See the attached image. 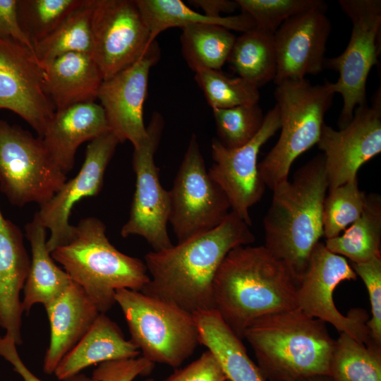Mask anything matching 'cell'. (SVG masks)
Masks as SVG:
<instances>
[{
	"mask_svg": "<svg viewBox=\"0 0 381 381\" xmlns=\"http://www.w3.org/2000/svg\"><path fill=\"white\" fill-rule=\"evenodd\" d=\"M250 226L231 211L216 228L145 256L149 282L140 291L194 314L214 309L213 283L228 253L250 245Z\"/></svg>",
	"mask_w": 381,
	"mask_h": 381,
	"instance_id": "1",
	"label": "cell"
},
{
	"mask_svg": "<svg viewBox=\"0 0 381 381\" xmlns=\"http://www.w3.org/2000/svg\"><path fill=\"white\" fill-rule=\"evenodd\" d=\"M298 282L264 246H240L221 263L213 283L214 309L241 339L248 325L297 308Z\"/></svg>",
	"mask_w": 381,
	"mask_h": 381,
	"instance_id": "2",
	"label": "cell"
},
{
	"mask_svg": "<svg viewBox=\"0 0 381 381\" xmlns=\"http://www.w3.org/2000/svg\"><path fill=\"white\" fill-rule=\"evenodd\" d=\"M329 188L325 157L319 154L273 190L263 219L264 246L280 260L298 284L315 246L323 236L322 205Z\"/></svg>",
	"mask_w": 381,
	"mask_h": 381,
	"instance_id": "3",
	"label": "cell"
},
{
	"mask_svg": "<svg viewBox=\"0 0 381 381\" xmlns=\"http://www.w3.org/2000/svg\"><path fill=\"white\" fill-rule=\"evenodd\" d=\"M267 381L327 375L335 339L326 323L298 308L262 316L246 329Z\"/></svg>",
	"mask_w": 381,
	"mask_h": 381,
	"instance_id": "4",
	"label": "cell"
},
{
	"mask_svg": "<svg viewBox=\"0 0 381 381\" xmlns=\"http://www.w3.org/2000/svg\"><path fill=\"white\" fill-rule=\"evenodd\" d=\"M51 255L101 313L116 303V290L140 291L150 281L145 262L117 250L107 236L105 224L95 217L82 219L69 241Z\"/></svg>",
	"mask_w": 381,
	"mask_h": 381,
	"instance_id": "5",
	"label": "cell"
},
{
	"mask_svg": "<svg viewBox=\"0 0 381 381\" xmlns=\"http://www.w3.org/2000/svg\"><path fill=\"white\" fill-rule=\"evenodd\" d=\"M336 93L333 83L312 85L304 78L276 85L274 92L280 116L281 133L274 146L258 163L260 176L273 190L288 180L291 164L317 144L325 114Z\"/></svg>",
	"mask_w": 381,
	"mask_h": 381,
	"instance_id": "6",
	"label": "cell"
},
{
	"mask_svg": "<svg viewBox=\"0 0 381 381\" xmlns=\"http://www.w3.org/2000/svg\"><path fill=\"white\" fill-rule=\"evenodd\" d=\"M115 301L123 313L130 340L147 361L176 368L192 356L200 344L193 314L128 289L116 290Z\"/></svg>",
	"mask_w": 381,
	"mask_h": 381,
	"instance_id": "7",
	"label": "cell"
},
{
	"mask_svg": "<svg viewBox=\"0 0 381 381\" xmlns=\"http://www.w3.org/2000/svg\"><path fill=\"white\" fill-rule=\"evenodd\" d=\"M66 181L41 138L0 119V190L12 205H41Z\"/></svg>",
	"mask_w": 381,
	"mask_h": 381,
	"instance_id": "8",
	"label": "cell"
},
{
	"mask_svg": "<svg viewBox=\"0 0 381 381\" xmlns=\"http://www.w3.org/2000/svg\"><path fill=\"white\" fill-rule=\"evenodd\" d=\"M339 5L352 23L351 35L345 50L325 59L324 67L339 73L333 90L343 99L338 119L341 129L350 123L356 108L367 104V79L380 53L381 1L339 0Z\"/></svg>",
	"mask_w": 381,
	"mask_h": 381,
	"instance_id": "9",
	"label": "cell"
},
{
	"mask_svg": "<svg viewBox=\"0 0 381 381\" xmlns=\"http://www.w3.org/2000/svg\"><path fill=\"white\" fill-rule=\"evenodd\" d=\"M169 192V223L178 243L216 228L231 211L226 194L206 169L195 134Z\"/></svg>",
	"mask_w": 381,
	"mask_h": 381,
	"instance_id": "10",
	"label": "cell"
},
{
	"mask_svg": "<svg viewBox=\"0 0 381 381\" xmlns=\"http://www.w3.org/2000/svg\"><path fill=\"white\" fill-rule=\"evenodd\" d=\"M164 123L162 116L154 112L147 126V139L140 146L133 148L132 164L135 174V189L129 217L121 230L124 238L143 237L155 251L173 246L167 231L169 192L160 183L159 169L154 159Z\"/></svg>",
	"mask_w": 381,
	"mask_h": 381,
	"instance_id": "11",
	"label": "cell"
},
{
	"mask_svg": "<svg viewBox=\"0 0 381 381\" xmlns=\"http://www.w3.org/2000/svg\"><path fill=\"white\" fill-rule=\"evenodd\" d=\"M357 275L346 258L329 250L319 241L313 249L308 265L296 291L297 308L306 315L329 323L340 333H346L365 345L374 343L370 337L366 311L351 309L346 315L334 305L333 294L345 280Z\"/></svg>",
	"mask_w": 381,
	"mask_h": 381,
	"instance_id": "12",
	"label": "cell"
},
{
	"mask_svg": "<svg viewBox=\"0 0 381 381\" xmlns=\"http://www.w3.org/2000/svg\"><path fill=\"white\" fill-rule=\"evenodd\" d=\"M92 56L107 80L142 58L150 34L135 0H93Z\"/></svg>",
	"mask_w": 381,
	"mask_h": 381,
	"instance_id": "13",
	"label": "cell"
},
{
	"mask_svg": "<svg viewBox=\"0 0 381 381\" xmlns=\"http://www.w3.org/2000/svg\"><path fill=\"white\" fill-rule=\"evenodd\" d=\"M280 129L277 104L265 115L258 133L246 145L234 149L224 147L217 138L212 141L213 164L208 172L226 194L232 212L249 226L250 209L265 190L258 171V156L262 146Z\"/></svg>",
	"mask_w": 381,
	"mask_h": 381,
	"instance_id": "14",
	"label": "cell"
},
{
	"mask_svg": "<svg viewBox=\"0 0 381 381\" xmlns=\"http://www.w3.org/2000/svg\"><path fill=\"white\" fill-rule=\"evenodd\" d=\"M372 99L370 105L356 108L344 128L322 126L317 145L323 152L328 189L357 179L361 166L381 152L380 87Z\"/></svg>",
	"mask_w": 381,
	"mask_h": 381,
	"instance_id": "15",
	"label": "cell"
},
{
	"mask_svg": "<svg viewBox=\"0 0 381 381\" xmlns=\"http://www.w3.org/2000/svg\"><path fill=\"white\" fill-rule=\"evenodd\" d=\"M44 70L33 52L0 37V109L18 114L42 138L56 109L44 87Z\"/></svg>",
	"mask_w": 381,
	"mask_h": 381,
	"instance_id": "16",
	"label": "cell"
},
{
	"mask_svg": "<svg viewBox=\"0 0 381 381\" xmlns=\"http://www.w3.org/2000/svg\"><path fill=\"white\" fill-rule=\"evenodd\" d=\"M119 143V140L111 131L91 140L77 175L66 181L50 200L40 205V210L35 213L50 232L47 240L50 253L71 239L74 228L69 222L72 209L83 198L99 193L107 167Z\"/></svg>",
	"mask_w": 381,
	"mask_h": 381,
	"instance_id": "17",
	"label": "cell"
},
{
	"mask_svg": "<svg viewBox=\"0 0 381 381\" xmlns=\"http://www.w3.org/2000/svg\"><path fill=\"white\" fill-rule=\"evenodd\" d=\"M159 57L160 49L155 40L135 63L103 80L97 93L111 131L120 143L128 140L133 148L140 146L148 137L143 104L150 69Z\"/></svg>",
	"mask_w": 381,
	"mask_h": 381,
	"instance_id": "18",
	"label": "cell"
},
{
	"mask_svg": "<svg viewBox=\"0 0 381 381\" xmlns=\"http://www.w3.org/2000/svg\"><path fill=\"white\" fill-rule=\"evenodd\" d=\"M327 8H315L284 21L274 33L277 57L275 85L299 80L324 69L331 23Z\"/></svg>",
	"mask_w": 381,
	"mask_h": 381,
	"instance_id": "19",
	"label": "cell"
},
{
	"mask_svg": "<svg viewBox=\"0 0 381 381\" xmlns=\"http://www.w3.org/2000/svg\"><path fill=\"white\" fill-rule=\"evenodd\" d=\"M30 267L22 231L0 210V327L17 346L23 343L20 293Z\"/></svg>",
	"mask_w": 381,
	"mask_h": 381,
	"instance_id": "20",
	"label": "cell"
},
{
	"mask_svg": "<svg viewBox=\"0 0 381 381\" xmlns=\"http://www.w3.org/2000/svg\"><path fill=\"white\" fill-rule=\"evenodd\" d=\"M44 308L50 325V340L44 358L43 371L51 375L100 313L84 290L73 281Z\"/></svg>",
	"mask_w": 381,
	"mask_h": 381,
	"instance_id": "21",
	"label": "cell"
},
{
	"mask_svg": "<svg viewBox=\"0 0 381 381\" xmlns=\"http://www.w3.org/2000/svg\"><path fill=\"white\" fill-rule=\"evenodd\" d=\"M111 131L102 106L92 102L56 110L41 138L51 157L66 174L79 146Z\"/></svg>",
	"mask_w": 381,
	"mask_h": 381,
	"instance_id": "22",
	"label": "cell"
},
{
	"mask_svg": "<svg viewBox=\"0 0 381 381\" xmlns=\"http://www.w3.org/2000/svg\"><path fill=\"white\" fill-rule=\"evenodd\" d=\"M140 353L137 346L125 338L119 325L100 313L87 332L61 359L54 374L59 380L64 381L92 365L133 358Z\"/></svg>",
	"mask_w": 381,
	"mask_h": 381,
	"instance_id": "23",
	"label": "cell"
},
{
	"mask_svg": "<svg viewBox=\"0 0 381 381\" xmlns=\"http://www.w3.org/2000/svg\"><path fill=\"white\" fill-rule=\"evenodd\" d=\"M44 70V90L56 110L95 102L104 80L93 57L85 53L59 56Z\"/></svg>",
	"mask_w": 381,
	"mask_h": 381,
	"instance_id": "24",
	"label": "cell"
},
{
	"mask_svg": "<svg viewBox=\"0 0 381 381\" xmlns=\"http://www.w3.org/2000/svg\"><path fill=\"white\" fill-rule=\"evenodd\" d=\"M25 228L31 248V258L21 301L23 313H28L35 304H49L65 291L72 280L52 258L47 246V230L36 213Z\"/></svg>",
	"mask_w": 381,
	"mask_h": 381,
	"instance_id": "25",
	"label": "cell"
},
{
	"mask_svg": "<svg viewBox=\"0 0 381 381\" xmlns=\"http://www.w3.org/2000/svg\"><path fill=\"white\" fill-rule=\"evenodd\" d=\"M200 344L216 358L229 381H267L246 349L215 309L193 314Z\"/></svg>",
	"mask_w": 381,
	"mask_h": 381,
	"instance_id": "26",
	"label": "cell"
},
{
	"mask_svg": "<svg viewBox=\"0 0 381 381\" xmlns=\"http://www.w3.org/2000/svg\"><path fill=\"white\" fill-rule=\"evenodd\" d=\"M147 25L150 40L154 42L159 33L171 28L181 29L193 24H215L231 31L246 32L255 26L247 13L210 17L190 8L181 0H135Z\"/></svg>",
	"mask_w": 381,
	"mask_h": 381,
	"instance_id": "27",
	"label": "cell"
},
{
	"mask_svg": "<svg viewBox=\"0 0 381 381\" xmlns=\"http://www.w3.org/2000/svg\"><path fill=\"white\" fill-rule=\"evenodd\" d=\"M327 248L353 263L381 256V196L367 195L364 210L341 235L326 239Z\"/></svg>",
	"mask_w": 381,
	"mask_h": 381,
	"instance_id": "28",
	"label": "cell"
},
{
	"mask_svg": "<svg viewBox=\"0 0 381 381\" xmlns=\"http://www.w3.org/2000/svg\"><path fill=\"white\" fill-rule=\"evenodd\" d=\"M227 61L238 77L258 88L274 79L277 57L274 34L257 27L236 38Z\"/></svg>",
	"mask_w": 381,
	"mask_h": 381,
	"instance_id": "29",
	"label": "cell"
},
{
	"mask_svg": "<svg viewBox=\"0 0 381 381\" xmlns=\"http://www.w3.org/2000/svg\"><path fill=\"white\" fill-rule=\"evenodd\" d=\"M92 5L93 0H83L51 34L33 44L34 55L43 69L65 54L80 52L92 56Z\"/></svg>",
	"mask_w": 381,
	"mask_h": 381,
	"instance_id": "30",
	"label": "cell"
},
{
	"mask_svg": "<svg viewBox=\"0 0 381 381\" xmlns=\"http://www.w3.org/2000/svg\"><path fill=\"white\" fill-rule=\"evenodd\" d=\"M183 56L195 73L200 70L220 71L227 61L236 36L215 24H193L181 28Z\"/></svg>",
	"mask_w": 381,
	"mask_h": 381,
	"instance_id": "31",
	"label": "cell"
},
{
	"mask_svg": "<svg viewBox=\"0 0 381 381\" xmlns=\"http://www.w3.org/2000/svg\"><path fill=\"white\" fill-rule=\"evenodd\" d=\"M332 381H381V346L365 345L340 332L330 358Z\"/></svg>",
	"mask_w": 381,
	"mask_h": 381,
	"instance_id": "32",
	"label": "cell"
},
{
	"mask_svg": "<svg viewBox=\"0 0 381 381\" xmlns=\"http://www.w3.org/2000/svg\"><path fill=\"white\" fill-rule=\"evenodd\" d=\"M83 0H17L20 26L32 44L51 34Z\"/></svg>",
	"mask_w": 381,
	"mask_h": 381,
	"instance_id": "33",
	"label": "cell"
},
{
	"mask_svg": "<svg viewBox=\"0 0 381 381\" xmlns=\"http://www.w3.org/2000/svg\"><path fill=\"white\" fill-rule=\"evenodd\" d=\"M195 80L212 109L253 105L260 100L259 88L241 77L231 78L220 71L203 69L195 72Z\"/></svg>",
	"mask_w": 381,
	"mask_h": 381,
	"instance_id": "34",
	"label": "cell"
},
{
	"mask_svg": "<svg viewBox=\"0 0 381 381\" xmlns=\"http://www.w3.org/2000/svg\"><path fill=\"white\" fill-rule=\"evenodd\" d=\"M366 198L358 179L328 189L322 205L323 236L332 238L345 231L363 212Z\"/></svg>",
	"mask_w": 381,
	"mask_h": 381,
	"instance_id": "35",
	"label": "cell"
},
{
	"mask_svg": "<svg viewBox=\"0 0 381 381\" xmlns=\"http://www.w3.org/2000/svg\"><path fill=\"white\" fill-rule=\"evenodd\" d=\"M212 110L217 139L229 149L248 143L261 128L265 117L258 104Z\"/></svg>",
	"mask_w": 381,
	"mask_h": 381,
	"instance_id": "36",
	"label": "cell"
},
{
	"mask_svg": "<svg viewBox=\"0 0 381 381\" xmlns=\"http://www.w3.org/2000/svg\"><path fill=\"white\" fill-rule=\"evenodd\" d=\"M255 27L274 33L287 19L315 8H327L321 0H236Z\"/></svg>",
	"mask_w": 381,
	"mask_h": 381,
	"instance_id": "37",
	"label": "cell"
},
{
	"mask_svg": "<svg viewBox=\"0 0 381 381\" xmlns=\"http://www.w3.org/2000/svg\"><path fill=\"white\" fill-rule=\"evenodd\" d=\"M357 276L363 281L368 290L371 318L367 322L371 340L381 345V256L361 263H352Z\"/></svg>",
	"mask_w": 381,
	"mask_h": 381,
	"instance_id": "38",
	"label": "cell"
},
{
	"mask_svg": "<svg viewBox=\"0 0 381 381\" xmlns=\"http://www.w3.org/2000/svg\"><path fill=\"white\" fill-rule=\"evenodd\" d=\"M155 363L143 356L106 361L98 364L92 377L95 381H133L151 373Z\"/></svg>",
	"mask_w": 381,
	"mask_h": 381,
	"instance_id": "39",
	"label": "cell"
},
{
	"mask_svg": "<svg viewBox=\"0 0 381 381\" xmlns=\"http://www.w3.org/2000/svg\"><path fill=\"white\" fill-rule=\"evenodd\" d=\"M222 367L214 355L205 351L198 358L177 370L162 381H226Z\"/></svg>",
	"mask_w": 381,
	"mask_h": 381,
	"instance_id": "40",
	"label": "cell"
},
{
	"mask_svg": "<svg viewBox=\"0 0 381 381\" xmlns=\"http://www.w3.org/2000/svg\"><path fill=\"white\" fill-rule=\"evenodd\" d=\"M0 37L12 39L33 52V44L23 32L17 16V0H0Z\"/></svg>",
	"mask_w": 381,
	"mask_h": 381,
	"instance_id": "41",
	"label": "cell"
},
{
	"mask_svg": "<svg viewBox=\"0 0 381 381\" xmlns=\"http://www.w3.org/2000/svg\"><path fill=\"white\" fill-rule=\"evenodd\" d=\"M17 345L5 334L0 336V356L11 363L13 370L22 377L23 381H42L35 375L20 358ZM64 381H95L92 377L79 373Z\"/></svg>",
	"mask_w": 381,
	"mask_h": 381,
	"instance_id": "42",
	"label": "cell"
},
{
	"mask_svg": "<svg viewBox=\"0 0 381 381\" xmlns=\"http://www.w3.org/2000/svg\"><path fill=\"white\" fill-rule=\"evenodd\" d=\"M188 3L213 18L222 17V13H231L239 8L236 0H189Z\"/></svg>",
	"mask_w": 381,
	"mask_h": 381,
	"instance_id": "43",
	"label": "cell"
},
{
	"mask_svg": "<svg viewBox=\"0 0 381 381\" xmlns=\"http://www.w3.org/2000/svg\"><path fill=\"white\" fill-rule=\"evenodd\" d=\"M291 381H332L327 375H315Z\"/></svg>",
	"mask_w": 381,
	"mask_h": 381,
	"instance_id": "44",
	"label": "cell"
},
{
	"mask_svg": "<svg viewBox=\"0 0 381 381\" xmlns=\"http://www.w3.org/2000/svg\"><path fill=\"white\" fill-rule=\"evenodd\" d=\"M143 381H155L153 378H147Z\"/></svg>",
	"mask_w": 381,
	"mask_h": 381,
	"instance_id": "45",
	"label": "cell"
},
{
	"mask_svg": "<svg viewBox=\"0 0 381 381\" xmlns=\"http://www.w3.org/2000/svg\"><path fill=\"white\" fill-rule=\"evenodd\" d=\"M226 381H229V380H226Z\"/></svg>",
	"mask_w": 381,
	"mask_h": 381,
	"instance_id": "46",
	"label": "cell"
}]
</instances>
